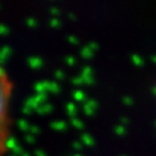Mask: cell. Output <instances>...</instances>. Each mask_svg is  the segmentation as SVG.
I'll return each instance as SVG.
<instances>
[{"label": "cell", "mask_w": 156, "mask_h": 156, "mask_svg": "<svg viewBox=\"0 0 156 156\" xmlns=\"http://www.w3.org/2000/svg\"><path fill=\"white\" fill-rule=\"evenodd\" d=\"M14 84L8 71L0 64V156H6L11 139V100Z\"/></svg>", "instance_id": "1"}]
</instances>
